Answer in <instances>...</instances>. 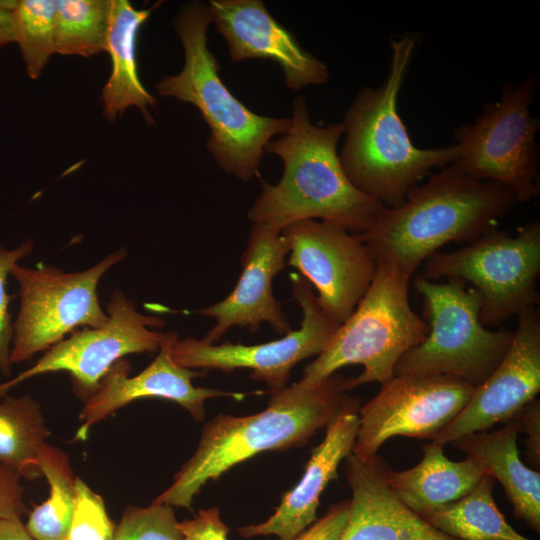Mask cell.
Masks as SVG:
<instances>
[{
	"label": "cell",
	"mask_w": 540,
	"mask_h": 540,
	"mask_svg": "<svg viewBox=\"0 0 540 540\" xmlns=\"http://www.w3.org/2000/svg\"><path fill=\"white\" fill-rule=\"evenodd\" d=\"M346 379L334 373L315 382L300 380L270 391L267 407L256 414H219L207 422L196 451L174 482L153 503L191 509L210 480L263 452L301 447L339 416L358 414L361 398L349 394Z\"/></svg>",
	"instance_id": "obj_1"
},
{
	"label": "cell",
	"mask_w": 540,
	"mask_h": 540,
	"mask_svg": "<svg viewBox=\"0 0 540 540\" xmlns=\"http://www.w3.org/2000/svg\"><path fill=\"white\" fill-rule=\"evenodd\" d=\"M290 119L288 131L265 148L282 160V177L275 185L260 181L261 193L248 211L249 220L281 231L306 219L356 234L369 230L384 206L346 176L337 150L342 122L314 124L302 96L293 99Z\"/></svg>",
	"instance_id": "obj_2"
},
{
	"label": "cell",
	"mask_w": 540,
	"mask_h": 540,
	"mask_svg": "<svg viewBox=\"0 0 540 540\" xmlns=\"http://www.w3.org/2000/svg\"><path fill=\"white\" fill-rule=\"evenodd\" d=\"M516 203L504 186L450 164L413 187L400 206L383 207L360 236L376 263L392 264L410 279L445 244H468L496 228Z\"/></svg>",
	"instance_id": "obj_3"
},
{
	"label": "cell",
	"mask_w": 540,
	"mask_h": 540,
	"mask_svg": "<svg viewBox=\"0 0 540 540\" xmlns=\"http://www.w3.org/2000/svg\"><path fill=\"white\" fill-rule=\"evenodd\" d=\"M384 81L362 88L345 112L344 143L338 152L350 182L384 207L400 206L408 192L435 168L452 164L456 144L420 148L413 144L398 112V97L409 70L416 38L404 35L390 44Z\"/></svg>",
	"instance_id": "obj_4"
},
{
	"label": "cell",
	"mask_w": 540,
	"mask_h": 540,
	"mask_svg": "<svg viewBox=\"0 0 540 540\" xmlns=\"http://www.w3.org/2000/svg\"><path fill=\"white\" fill-rule=\"evenodd\" d=\"M211 23L208 4L191 1L181 6L173 26L184 49V66L178 74L163 77L156 90L194 105L210 128L206 146L217 165L249 182L259 176L267 144L288 131L291 119L256 114L226 87L208 47Z\"/></svg>",
	"instance_id": "obj_5"
},
{
	"label": "cell",
	"mask_w": 540,
	"mask_h": 540,
	"mask_svg": "<svg viewBox=\"0 0 540 540\" xmlns=\"http://www.w3.org/2000/svg\"><path fill=\"white\" fill-rule=\"evenodd\" d=\"M409 280L394 265L376 263L368 290L323 352L305 367L301 380L320 381L351 364H361L364 370L346 379L347 390L393 378L400 358L429 332L410 305Z\"/></svg>",
	"instance_id": "obj_6"
},
{
	"label": "cell",
	"mask_w": 540,
	"mask_h": 540,
	"mask_svg": "<svg viewBox=\"0 0 540 540\" xmlns=\"http://www.w3.org/2000/svg\"><path fill=\"white\" fill-rule=\"evenodd\" d=\"M413 284L422 297L429 332L400 358L394 374L447 375L478 387L506 355L514 331L483 326L481 294L461 279L437 283L419 276Z\"/></svg>",
	"instance_id": "obj_7"
},
{
	"label": "cell",
	"mask_w": 540,
	"mask_h": 540,
	"mask_svg": "<svg viewBox=\"0 0 540 540\" xmlns=\"http://www.w3.org/2000/svg\"><path fill=\"white\" fill-rule=\"evenodd\" d=\"M538 86L535 73L516 85L503 83L498 101L484 103L472 122L454 131L457 155L452 165L475 179L504 186L517 202L540 195V120L531 114Z\"/></svg>",
	"instance_id": "obj_8"
},
{
	"label": "cell",
	"mask_w": 540,
	"mask_h": 540,
	"mask_svg": "<svg viewBox=\"0 0 540 540\" xmlns=\"http://www.w3.org/2000/svg\"><path fill=\"white\" fill-rule=\"evenodd\" d=\"M540 222L534 220L512 236L493 228L452 252H436L423 265V277L470 282L482 297L483 326H498L539 303Z\"/></svg>",
	"instance_id": "obj_9"
},
{
	"label": "cell",
	"mask_w": 540,
	"mask_h": 540,
	"mask_svg": "<svg viewBox=\"0 0 540 540\" xmlns=\"http://www.w3.org/2000/svg\"><path fill=\"white\" fill-rule=\"evenodd\" d=\"M126 257V249L110 253L94 266L64 272L50 265L35 268L18 263L10 275L19 287L20 305L13 322L11 364L48 350L78 327H99L108 321L97 294L102 276Z\"/></svg>",
	"instance_id": "obj_10"
},
{
	"label": "cell",
	"mask_w": 540,
	"mask_h": 540,
	"mask_svg": "<svg viewBox=\"0 0 540 540\" xmlns=\"http://www.w3.org/2000/svg\"><path fill=\"white\" fill-rule=\"evenodd\" d=\"M108 321L99 327H86L55 344L30 368L0 383V397L32 377L67 371L75 391L88 398L110 368L128 354L158 352L169 332H162L165 321L140 313L135 302L116 289L107 303Z\"/></svg>",
	"instance_id": "obj_11"
},
{
	"label": "cell",
	"mask_w": 540,
	"mask_h": 540,
	"mask_svg": "<svg viewBox=\"0 0 540 540\" xmlns=\"http://www.w3.org/2000/svg\"><path fill=\"white\" fill-rule=\"evenodd\" d=\"M290 281L292 298L302 312L299 329L280 339L255 345L232 342L217 345L194 337L176 339L171 349L174 361L205 372L249 369L251 378L264 382L270 391L285 388L293 367L322 353L339 327L324 315L306 278L293 272Z\"/></svg>",
	"instance_id": "obj_12"
},
{
	"label": "cell",
	"mask_w": 540,
	"mask_h": 540,
	"mask_svg": "<svg viewBox=\"0 0 540 540\" xmlns=\"http://www.w3.org/2000/svg\"><path fill=\"white\" fill-rule=\"evenodd\" d=\"M474 388L447 375H395L379 393L361 405L353 454L377 455L391 437L434 439L462 411Z\"/></svg>",
	"instance_id": "obj_13"
},
{
	"label": "cell",
	"mask_w": 540,
	"mask_h": 540,
	"mask_svg": "<svg viewBox=\"0 0 540 540\" xmlns=\"http://www.w3.org/2000/svg\"><path fill=\"white\" fill-rule=\"evenodd\" d=\"M289 245L286 263L317 291V303L334 324H343L368 290L376 261L360 234L337 225L306 219L282 230Z\"/></svg>",
	"instance_id": "obj_14"
},
{
	"label": "cell",
	"mask_w": 540,
	"mask_h": 540,
	"mask_svg": "<svg viewBox=\"0 0 540 540\" xmlns=\"http://www.w3.org/2000/svg\"><path fill=\"white\" fill-rule=\"evenodd\" d=\"M540 390V315L531 306L517 315L512 343L496 369L474 391L458 416L431 442L444 447L458 438L507 423Z\"/></svg>",
	"instance_id": "obj_15"
},
{
	"label": "cell",
	"mask_w": 540,
	"mask_h": 540,
	"mask_svg": "<svg viewBox=\"0 0 540 540\" xmlns=\"http://www.w3.org/2000/svg\"><path fill=\"white\" fill-rule=\"evenodd\" d=\"M281 232L267 224L253 223L241 259L242 272L232 292L223 300L194 311L215 320V325L202 338L205 342L216 344L232 327L256 333L263 323L278 333L292 331L272 290V281L286 266L289 253Z\"/></svg>",
	"instance_id": "obj_16"
},
{
	"label": "cell",
	"mask_w": 540,
	"mask_h": 540,
	"mask_svg": "<svg viewBox=\"0 0 540 540\" xmlns=\"http://www.w3.org/2000/svg\"><path fill=\"white\" fill-rule=\"evenodd\" d=\"M176 339L178 334L170 331L154 361L132 377H129V363L123 359L117 361L103 377L97 390L86 398L79 414L80 426L76 439L85 440L90 428L97 422L142 398L176 402L194 419L202 421L206 400L215 397L241 400L245 397L243 393L194 386L192 379L206 372L183 367L174 361L171 349Z\"/></svg>",
	"instance_id": "obj_17"
},
{
	"label": "cell",
	"mask_w": 540,
	"mask_h": 540,
	"mask_svg": "<svg viewBox=\"0 0 540 540\" xmlns=\"http://www.w3.org/2000/svg\"><path fill=\"white\" fill-rule=\"evenodd\" d=\"M216 30L225 38L233 62L265 59L277 63L292 91L328 81L327 65L308 52L260 0H210Z\"/></svg>",
	"instance_id": "obj_18"
},
{
	"label": "cell",
	"mask_w": 540,
	"mask_h": 540,
	"mask_svg": "<svg viewBox=\"0 0 540 540\" xmlns=\"http://www.w3.org/2000/svg\"><path fill=\"white\" fill-rule=\"evenodd\" d=\"M387 463L377 455L345 458L352 498L338 540H455L405 506L390 489Z\"/></svg>",
	"instance_id": "obj_19"
},
{
	"label": "cell",
	"mask_w": 540,
	"mask_h": 540,
	"mask_svg": "<svg viewBox=\"0 0 540 540\" xmlns=\"http://www.w3.org/2000/svg\"><path fill=\"white\" fill-rule=\"evenodd\" d=\"M359 428L358 414H344L326 427L323 441L313 449L298 484L282 496L280 505L265 522L238 530L244 538L275 535L294 540L316 521L320 496L337 477L340 462L352 454Z\"/></svg>",
	"instance_id": "obj_20"
},
{
	"label": "cell",
	"mask_w": 540,
	"mask_h": 540,
	"mask_svg": "<svg viewBox=\"0 0 540 540\" xmlns=\"http://www.w3.org/2000/svg\"><path fill=\"white\" fill-rule=\"evenodd\" d=\"M423 458L414 467L395 471L388 465L386 480L396 497L423 519L467 495L485 476L480 463L467 456L448 459L433 442L422 446Z\"/></svg>",
	"instance_id": "obj_21"
},
{
	"label": "cell",
	"mask_w": 540,
	"mask_h": 540,
	"mask_svg": "<svg viewBox=\"0 0 540 540\" xmlns=\"http://www.w3.org/2000/svg\"><path fill=\"white\" fill-rule=\"evenodd\" d=\"M158 4L149 9H136L127 0H110L106 51L111 58L112 70L101 96L103 114L110 121L135 106L146 122L153 124L148 107H154L157 101L140 81L136 46L142 25Z\"/></svg>",
	"instance_id": "obj_22"
},
{
	"label": "cell",
	"mask_w": 540,
	"mask_h": 540,
	"mask_svg": "<svg viewBox=\"0 0 540 540\" xmlns=\"http://www.w3.org/2000/svg\"><path fill=\"white\" fill-rule=\"evenodd\" d=\"M518 433L517 426L510 421L499 430L470 433L452 443L456 449L476 459L485 475L501 483L515 516L539 532L540 473L520 460Z\"/></svg>",
	"instance_id": "obj_23"
},
{
	"label": "cell",
	"mask_w": 540,
	"mask_h": 540,
	"mask_svg": "<svg viewBox=\"0 0 540 540\" xmlns=\"http://www.w3.org/2000/svg\"><path fill=\"white\" fill-rule=\"evenodd\" d=\"M49 431L39 403L28 395L0 397V463L21 478L42 475L38 457Z\"/></svg>",
	"instance_id": "obj_24"
},
{
	"label": "cell",
	"mask_w": 540,
	"mask_h": 540,
	"mask_svg": "<svg viewBox=\"0 0 540 540\" xmlns=\"http://www.w3.org/2000/svg\"><path fill=\"white\" fill-rule=\"evenodd\" d=\"M493 484L485 475L467 495L424 520L455 540H531L507 522L494 501Z\"/></svg>",
	"instance_id": "obj_25"
},
{
	"label": "cell",
	"mask_w": 540,
	"mask_h": 540,
	"mask_svg": "<svg viewBox=\"0 0 540 540\" xmlns=\"http://www.w3.org/2000/svg\"><path fill=\"white\" fill-rule=\"evenodd\" d=\"M38 464L49 483V497L29 514L25 528L33 540L66 539L75 503V477L68 455L46 443Z\"/></svg>",
	"instance_id": "obj_26"
},
{
	"label": "cell",
	"mask_w": 540,
	"mask_h": 540,
	"mask_svg": "<svg viewBox=\"0 0 540 540\" xmlns=\"http://www.w3.org/2000/svg\"><path fill=\"white\" fill-rule=\"evenodd\" d=\"M110 0H54L55 53L89 57L106 51Z\"/></svg>",
	"instance_id": "obj_27"
},
{
	"label": "cell",
	"mask_w": 540,
	"mask_h": 540,
	"mask_svg": "<svg viewBox=\"0 0 540 540\" xmlns=\"http://www.w3.org/2000/svg\"><path fill=\"white\" fill-rule=\"evenodd\" d=\"M11 14L27 75L37 79L55 53L54 0L15 1Z\"/></svg>",
	"instance_id": "obj_28"
},
{
	"label": "cell",
	"mask_w": 540,
	"mask_h": 540,
	"mask_svg": "<svg viewBox=\"0 0 540 540\" xmlns=\"http://www.w3.org/2000/svg\"><path fill=\"white\" fill-rule=\"evenodd\" d=\"M113 540H184L172 506L153 503L126 508Z\"/></svg>",
	"instance_id": "obj_29"
},
{
	"label": "cell",
	"mask_w": 540,
	"mask_h": 540,
	"mask_svg": "<svg viewBox=\"0 0 540 540\" xmlns=\"http://www.w3.org/2000/svg\"><path fill=\"white\" fill-rule=\"evenodd\" d=\"M114 531L102 497L75 478V503L67 539L113 540Z\"/></svg>",
	"instance_id": "obj_30"
},
{
	"label": "cell",
	"mask_w": 540,
	"mask_h": 540,
	"mask_svg": "<svg viewBox=\"0 0 540 540\" xmlns=\"http://www.w3.org/2000/svg\"><path fill=\"white\" fill-rule=\"evenodd\" d=\"M33 247L31 240H26L13 250L6 249L0 243V372L6 376L11 375L10 351L13 340V323L9 312V302L13 296L7 293V279L13 265L29 255Z\"/></svg>",
	"instance_id": "obj_31"
},
{
	"label": "cell",
	"mask_w": 540,
	"mask_h": 540,
	"mask_svg": "<svg viewBox=\"0 0 540 540\" xmlns=\"http://www.w3.org/2000/svg\"><path fill=\"white\" fill-rule=\"evenodd\" d=\"M179 529L184 540H228L229 527L216 507L202 509L194 519L179 522Z\"/></svg>",
	"instance_id": "obj_32"
},
{
	"label": "cell",
	"mask_w": 540,
	"mask_h": 540,
	"mask_svg": "<svg viewBox=\"0 0 540 540\" xmlns=\"http://www.w3.org/2000/svg\"><path fill=\"white\" fill-rule=\"evenodd\" d=\"M349 500L332 504L326 514L316 519L294 540H338L348 517Z\"/></svg>",
	"instance_id": "obj_33"
},
{
	"label": "cell",
	"mask_w": 540,
	"mask_h": 540,
	"mask_svg": "<svg viewBox=\"0 0 540 540\" xmlns=\"http://www.w3.org/2000/svg\"><path fill=\"white\" fill-rule=\"evenodd\" d=\"M20 479L13 469L0 463V519L21 520L25 513Z\"/></svg>",
	"instance_id": "obj_34"
},
{
	"label": "cell",
	"mask_w": 540,
	"mask_h": 540,
	"mask_svg": "<svg viewBox=\"0 0 540 540\" xmlns=\"http://www.w3.org/2000/svg\"><path fill=\"white\" fill-rule=\"evenodd\" d=\"M518 429L527 435V460L539 470L540 466V402L532 400L525 405L511 420ZM508 421V422H510Z\"/></svg>",
	"instance_id": "obj_35"
},
{
	"label": "cell",
	"mask_w": 540,
	"mask_h": 540,
	"mask_svg": "<svg viewBox=\"0 0 540 540\" xmlns=\"http://www.w3.org/2000/svg\"><path fill=\"white\" fill-rule=\"evenodd\" d=\"M0 540H33L21 520L0 519Z\"/></svg>",
	"instance_id": "obj_36"
},
{
	"label": "cell",
	"mask_w": 540,
	"mask_h": 540,
	"mask_svg": "<svg viewBox=\"0 0 540 540\" xmlns=\"http://www.w3.org/2000/svg\"><path fill=\"white\" fill-rule=\"evenodd\" d=\"M15 41V31L11 11L0 5V48Z\"/></svg>",
	"instance_id": "obj_37"
},
{
	"label": "cell",
	"mask_w": 540,
	"mask_h": 540,
	"mask_svg": "<svg viewBox=\"0 0 540 540\" xmlns=\"http://www.w3.org/2000/svg\"><path fill=\"white\" fill-rule=\"evenodd\" d=\"M63 540H68V539L66 538V539H63Z\"/></svg>",
	"instance_id": "obj_38"
}]
</instances>
